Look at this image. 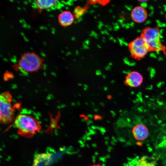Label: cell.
<instances>
[{
  "instance_id": "cell-1",
  "label": "cell",
  "mask_w": 166,
  "mask_h": 166,
  "mask_svg": "<svg viewBox=\"0 0 166 166\" xmlns=\"http://www.w3.org/2000/svg\"><path fill=\"white\" fill-rule=\"evenodd\" d=\"M45 59L34 52L22 54L17 63L12 67L16 71L24 73L36 72L43 68Z\"/></svg>"
},
{
  "instance_id": "cell-2",
  "label": "cell",
  "mask_w": 166,
  "mask_h": 166,
  "mask_svg": "<svg viewBox=\"0 0 166 166\" xmlns=\"http://www.w3.org/2000/svg\"><path fill=\"white\" fill-rule=\"evenodd\" d=\"M14 124L19 135L27 138L33 137L36 132H39L41 126L34 117L25 114H20L15 118Z\"/></svg>"
},
{
  "instance_id": "cell-3",
  "label": "cell",
  "mask_w": 166,
  "mask_h": 166,
  "mask_svg": "<svg viewBox=\"0 0 166 166\" xmlns=\"http://www.w3.org/2000/svg\"><path fill=\"white\" fill-rule=\"evenodd\" d=\"M12 97L8 91L1 93L0 96V121L6 124L11 122L14 119V108L11 104Z\"/></svg>"
},
{
  "instance_id": "cell-4",
  "label": "cell",
  "mask_w": 166,
  "mask_h": 166,
  "mask_svg": "<svg viewBox=\"0 0 166 166\" xmlns=\"http://www.w3.org/2000/svg\"><path fill=\"white\" fill-rule=\"evenodd\" d=\"M141 36L145 41L149 51H163L165 49L160 40V34L157 28L148 27L143 30Z\"/></svg>"
},
{
  "instance_id": "cell-5",
  "label": "cell",
  "mask_w": 166,
  "mask_h": 166,
  "mask_svg": "<svg viewBox=\"0 0 166 166\" xmlns=\"http://www.w3.org/2000/svg\"><path fill=\"white\" fill-rule=\"evenodd\" d=\"M128 48L131 56L138 60L144 58L149 51L145 41L141 36L131 42Z\"/></svg>"
},
{
  "instance_id": "cell-6",
  "label": "cell",
  "mask_w": 166,
  "mask_h": 166,
  "mask_svg": "<svg viewBox=\"0 0 166 166\" xmlns=\"http://www.w3.org/2000/svg\"><path fill=\"white\" fill-rule=\"evenodd\" d=\"M143 79L142 75L139 73L132 71L129 73L126 77L124 83L130 87H137L141 84Z\"/></svg>"
},
{
  "instance_id": "cell-7",
  "label": "cell",
  "mask_w": 166,
  "mask_h": 166,
  "mask_svg": "<svg viewBox=\"0 0 166 166\" xmlns=\"http://www.w3.org/2000/svg\"><path fill=\"white\" fill-rule=\"evenodd\" d=\"M132 20L135 22L141 23L147 19L148 14L146 10L143 6H138L134 7L131 12Z\"/></svg>"
},
{
  "instance_id": "cell-8",
  "label": "cell",
  "mask_w": 166,
  "mask_h": 166,
  "mask_svg": "<svg viewBox=\"0 0 166 166\" xmlns=\"http://www.w3.org/2000/svg\"><path fill=\"white\" fill-rule=\"evenodd\" d=\"M132 132L135 138L139 141L146 139L149 134L148 128L142 124H138L132 128Z\"/></svg>"
},
{
  "instance_id": "cell-9",
  "label": "cell",
  "mask_w": 166,
  "mask_h": 166,
  "mask_svg": "<svg viewBox=\"0 0 166 166\" xmlns=\"http://www.w3.org/2000/svg\"><path fill=\"white\" fill-rule=\"evenodd\" d=\"M74 16L70 11H64L58 16V22L63 26H67L72 24L74 20Z\"/></svg>"
},
{
  "instance_id": "cell-10",
  "label": "cell",
  "mask_w": 166,
  "mask_h": 166,
  "mask_svg": "<svg viewBox=\"0 0 166 166\" xmlns=\"http://www.w3.org/2000/svg\"><path fill=\"white\" fill-rule=\"evenodd\" d=\"M57 0H37L35 1L36 6L39 10L47 9L54 6L57 3Z\"/></svg>"
},
{
  "instance_id": "cell-11",
  "label": "cell",
  "mask_w": 166,
  "mask_h": 166,
  "mask_svg": "<svg viewBox=\"0 0 166 166\" xmlns=\"http://www.w3.org/2000/svg\"><path fill=\"white\" fill-rule=\"evenodd\" d=\"M150 159L147 156H143L138 160V166H155V161L152 160Z\"/></svg>"
},
{
  "instance_id": "cell-12",
  "label": "cell",
  "mask_w": 166,
  "mask_h": 166,
  "mask_svg": "<svg viewBox=\"0 0 166 166\" xmlns=\"http://www.w3.org/2000/svg\"><path fill=\"white\" fill-rule=\"evenodd\" d=\"M74 12V17L79 18L84 14L85 12V10L81 7H77L75 8Z\"/></svg>"
},
{
  "instance_id": "cell-13",
  "label": "cell",
  "mask_w": 166,
  "mask_h": 166,
  "mask_svg": "<svg viewBox=\"0 0 166 166\" xmlns=\"http://www.w3.org/2000/svg\"><path fill=\"white\" fill-rule=\"evenodd\" d=\"M89 166H102L100 163L94 164Z\"/></svg>"
},
{
  "instance_id": "cell-14",
  "label": "cell",
  "mask_w": 166,
  "mask_h": 166,
  "mask_svg": "<svg viewBox=\"0 0 166 166\" xmlns=\"http://www.w3.org/2000/svg\"><path fill=\"white\" fill-rule=\"evenodd\" d=\"M139 1L141 2H144L148 1L147 0H139Z\"/></svg>"
},
{
  "instance_id": "cell-15",
  "label": "cell",
  "mask_w": 166,
  "mask_h": 166,
  "mask_svg": "<svg viewBox=\"0 0 166 166\" xmlns=\"http://www.w3.org/2000/svg\"><path fill=\"white\" fill-rule=\"evenodd\" d=\"M165 17H166V15H165Z\"/></svg>"
}]
</instances>
